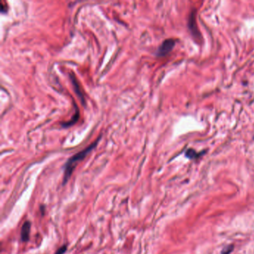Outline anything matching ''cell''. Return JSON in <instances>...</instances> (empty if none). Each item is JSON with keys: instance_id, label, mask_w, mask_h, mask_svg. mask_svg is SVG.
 <instances>
[{"instance_id": "cell-1", "label": "cell", "mask_w": 254, "mask_h": 254, "mask_svg": "<svg viewBox=\"0 0 254 254\" xmlns=\"http://www.w3.org/2000/svg\"><path fill=\"white\" fill-rule=\"evenodd\" d=\"M100 139V138L98 139L96 142L91 144L90 145H89L87 148H86L85 149L82 150L80 152L77 153L75 155H73L72 157H70L67 162L66 163L65 166H64V180H63V185H65L67 183V181L69 180V178L71 177V175L73 172L74 169L76 167L77 164H78L79 162H81V160H84L86 157L87 156V154L95 148V147L97 145L98 142Z\"/></svg>"}, {"instance_id": "cell-2", "label": "cell", "mask_w": 254, "mask_h": 254, "mask_svg": "<svg viewBox=\"0 0 254 254\" xmlns=\"http://www.w3.org/2000/svg\"><path fill=\"white\" fill-rule=\"evenodd\" d=\"M175 45V41L173 39H167L163 42L160 47L158 48L157 52V56H165L169 54L173 49Z\"/></svg>"}, {"instance_id": "cell-3", "label": "cell", "mask_w": 254, "mask_h": 254, "mask_svg": "<svg viewBox=\"0 0 254 254\" xmlns=\"http://www.w3.org/2000/svg\"><path fill=\"white\" fill-rule=\"evenodd\" d=\"M31 231V222L26 221L22 226L21 239L23 242H28L29 239V234Z\"/></svg>"}, {"instance_id": "cell-4", "label": "cell", "mask_w": 254, "mask_h": 254, "mask_svg": "<svg viewBox=\"0 0 254 254\" xmlns=\"http://www.w3.org/2000/svg\"><path fill=\"white\" fill-rule=\"evenodd\" d=\"M189 27L193 34H195V33H198V30H197L196 23H195V12H192L191 14L189 21Z\"/></svg>"}, {"instance_id": "cell-5", "label": "cell", "mask_w": 254, "mask_h": 254, "mask_svg": "<svg viewBox=\"0 0 254 254\" xmlns=\"http://www.w3.org/2000/svg\"><path fill=\"white\" fill-rule=\"evenodd\" d=\"M185 155H186V157H188L189 159L192 160V159H196L197 157H199L201 154L197 153L196 151H195L194 149H192V148H189V149H188L187 151H186Z\"/></svg>"}, {"instance_id": "cell-6", "label": "cell", "mask_w": 254, "mask_h": 254, "mask_svg": "<svg viewBox=\"0 0 254 254\" xmlns=\"http://www.w3.org/2000/svg\"><path fill=\"white\" fill-rule=\"evenodd\" d=\"M233 248H234L233 247V245H229V246H227V247H225L223 250L222 252H221V254H230V253L233 251Z\"/></svg>"}, {"instance_id": "cell-7", "label": "cell", "mask_w": 254, "mask_h": 254, "mask_svg": "<svg viewBox=\"0 0 254 254\" xmlns=\"http://www.w3.org/2000/svg\"><path fill=\"white\" fill-rule=\"evenodd\" d=\"M66 250H67V246L66 245H64V246L58 248V250H57L56 253H55V254H64V253L66 251Z\"/></svg>"}]
</instances>
